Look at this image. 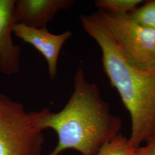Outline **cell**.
<instances>
[{
    "label": "cell",
    "mask_w": 155,
    "mask_h": 155,
    "mask_svg": "<svg viewBox=\"0 0 155 155\" xmlns=\"http://www.w3.org/2000/svg\"><path fill=\"white\" fill-rule=\"evenodd\" d=\"M30 113L41 130L51 129L58 136L49 155H59L69 149L82 155H95L120 134L122 125L121 119L111 113L98 86L87 81L81 67L74 77L73 92L61 110L55 113L45 108Z\"/></svg>",
    "instance_id": "cell-1"
},
{
    "label": "cell",
    "mask_w": 155,
    "mask_h": 155,
    "mask_svg": "<svg viewBox=\"0 0 155 155\" xmlns=\"http://www.w3.org/2000/svg\"><path fill=\"white\" fill-rule=\"evenodd\" d=\"M79 20L101 48L104 72L130 116L129 140L137 148L155 137V66L141 68L127 61L98 11Z\"/></svg>",
    "instance_id": "cell-2"
},
{
    "label": "cell",
    "mask_w": 155,
    "mask_h": 155,
    "mask_svg": "<svg viewBox=\"0 0 155 155\" xmlns=\"http://www.w3.org/2000/svg\"><path fill=\"white\" fill-rule=\"evenodd\" d=\"M42 132L21 103L0 93V155H41Z\"/></svg>",
    "instance_id": "cell-3"
},
{
    "label": "cell",
    "mask_w": 155,
    "mask_h": 155,
    "mask_svg": "<svg viewBox=\"0 0 155 155\" xmlns=\"http://www.w3.org/2000/svg\"><path fill=\"white\" fill-rule=\"evenodd\" d=\"M98 11L127 61L141 68L155 66V30L137 24L129 14Z\"/></svg>",
    "instance_id": "cell-4"
},
{
    "label": "cell",
    "mask_w": 155,
    "mask_h": 155,
    "mask_svg": "<svg viewBox=\"0 0 155 155\" xmlns=\"http://www.w3.org/2000/svg\"><path fill=\"white\" fill-rule=\"evenodd\" d=\"M13 34L25 43L33 45L45 57L47 64L49 77L54 80L58 74V61L60 51L72 34L67 31L59 35L50 33L47 28H30L22 24H15Z\"/></svg>",
    "instance_id": "cell-5"
},
{
    "label": "cell",
    "mask_w": 155,
    "mask_h": 155,
    "mask_svg": "<svg viewBox=\"0 0 155 155\" xmlns=\"http://www.w3.org/2000/svg\"><path fill=\"white\" fill-rule=\"evenodd\" d=\"M74 0H15L16 24L45 29L61 11L72 7Z\"/></svg>",
    "instance_id": "cell-6"
},
{
    "label": "cell",
    "mask_w": 155,
    "mask_h": 155,
    "mask_svg": "<svg viewBox=\"0 0 155 155\" xmlns=\"http://www.w3.org/2000/svg\"><path fill=\"white\" fill-rule=\"evenodd\" d=\"M15 0H0V71L6 75L16 74L20 70L21 47L12 39L16 24Z\"/></svg>",
    "instance_id": "cell-7"
},
{
    "label": "cell",
    "mask_w": 155,
    "mask_h": 155,
    "mask_svg": "<svg viewBox=\"0 0 155 155\" xmlns=\"http://www.w3.org/2000/svg\"><path fill=\"white\" fill-rule=\"evenodd\" d=\"M143 2V0H97L94 4L98 10L127 15L134 11Z\"/></svg>",
    "instance_id": "cell-8"
},
{
    "label": "cell",
    "mask_w": 155,
    "mask_h": 155,
    "mask_svg": "<svg viewBox=\"0 0 155 155\" xmlns=\"http://www.w3.org/2000/svg\"><path fill=\"white\" fill-rule=\"evenodd\" d=\"M95 155H136V148L121 133L104 145Z\"/></svg>",
    "instance_id": "cell-9"
},
{
    "label": "cell",
    "mask_w": 155,
    "mask_h": 155,
    "mask_svg": "<svg viewBox=\"0 0 155 155\" xmlns=\"http://www.w3.org/2000/svg\"><path fill=\"white\" fill-rule=\"evenodd\" d=\"M135 22L146 28L155 30V0L139 6L129 14Z\"/></svg>",
    "instance_id": "cell-10"
},
{
    "label": "cell",
    "mask_w": 155,
    "mask_h": 155,
    "mask_svg": "<svg viewBox=\"0 0 155 155\" xmlns=\"http://www.w3.org/2000/svg\"><path fill=\"white\" fill-rule=\"evenodd\" d=\"M136 155H155V137L146 143V145L136 148Z\"/></svg>",
    "instance_id": "cell-11"
}]
</instances>
